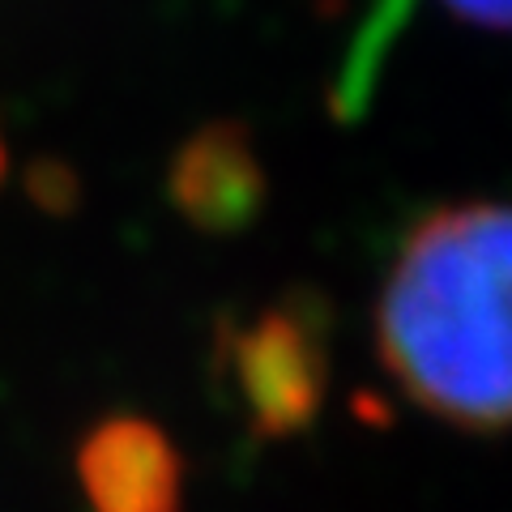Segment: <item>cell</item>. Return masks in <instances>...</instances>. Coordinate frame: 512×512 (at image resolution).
I'll list each match as a JSON object with an SVG mask.
<instances>
[{
	"label": "cell",
	"instance_id": "obj_1",
	"mask_svg": "<svg viewBox=\"0 0 512 512\" xmlns=\"http://www.w3.org/2000/svg\"><path fill=\"white\" fill-rule=\"evenodd\" d=\"M376 346L419 410L466 431L512 427V205L414 222L376 303Z\"/></svg>",
	"mask_w": 512,
	"mask_h": 512
},
{
	"label": "cell",
	"instance_id": "obj_2",
	"mask_svg": "<svg viewBox=\"0 0 512 512\" xmlns=\"http://www.w3.org/2000/svg\"><path fill=\"white\" fill-rule=\"evenodd\" d=\"M235 372L265 431L299 427L320 393V350L295 312H265L235 338Z\"/></svg>",
	"mask_w": 512,
	"mask_h": 512
},
{
	"label": "cell",
	"instance_id": "obj_3",
	"mask_svg": "<svg viewBox=\"0 0 512 512\" xmlns=\"http://www.w3.org/2000/svg\"><path fill=\"white\" fill-rule=\"evenodd\" d=\"M82 483L94 512H175L180 504L171 444L137 419H116L86 440Z\"/></svg>",
	"mask_w": 512,
	"mask_h": 512
},
{
	"label": "cell",
	"instance_id": "obj_4",
	"mask_svg": "<svg viewBox=\"0 0 512 512\" xmlns=\"http://www.w3.org/2000/svg\"><path fill=\"white\" fill-rule=\"evenodd\" d=\"M175 201L201 227H239L261 201V167L248 150L244 133L210 128L175 163Z\"/></svg>",
	"mask_w": 512,
	"mask_h": 512
},
{
	"label": "cell",
	"instance_id": "obj_5",
	"mask_svg": "<svg viewBox=\"0 0 512 512\" xmlns=\"http://www.w3.org/2000/svg\"><path fill=\"white\" fill-rule=\"evenodd\" d=\"M440 5H448L461 22H470V26L512 35V0H440Z\"/></svg>",
	"mask_w": 512,
	"mask_h": 512
}]
</instances>
